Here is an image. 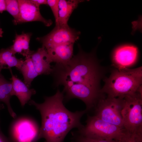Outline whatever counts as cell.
Returning <instances> with one entry per match:
<instances>
[{
    "label": "cell",
    "instance_id": "44dd1931",
    "mask_svg": "<svg viewBox=\"0 0 142 142\" xmlns=\"http://www.w3.org/2000/svg\"><path fill=\"white\" fill-rule=\"evenodd\" d=\"M118 142H142V134L131 133L126 131Z\"/></svg>",
    "mask_w": 142,
    "mask_h": 142
},
{
    "label": "cell",
    "instance_id": "ffe728a7",
    "mask_svg": "<svg viewBox=\"0 0 142 142\" xmlns=\"http://www.w3.org/2000/svg\"><path fill=\"white\" fill-rule=\"evenodd\" d=\"M73 138L75 142H118L113 140L104 139L84 136L77 133H73Z\"/></svg>",
    "mask_w": 142,
    "mask_h": 142
},
{
    "label": "cell",
    "instance_id": "277c9868",
    "mask_svg": "<svg viewBox=\"0 0 142 142\" xmlns=\"http://www.w3.org/2000/svg\"><path fill=\"white\" fill-rule=\"evenodd\" d=\"M121 111L124 129L131 133L142 134V91L124 98Z\"/></svg>",
    "mask_w": 142,
    "mask_h": 142
},
{
    "label": "cell",
    "instance_id": "7a4b0ae2",
    "mask_svg": "<svg viewBox=\"0 0 142 142\" xmlns=\"http://www.w3.org/2000/svg\"><path fill=\"white\" fill-rule=\"evenodd\" d=\"M64 98L63 93L58 89L53 95L45 97L42 103L32 100L28 102L29 105L34 106L40 112L41 124L39 138H44L45 142H63L71 130L76 128L79 130L84 126L80 119L86 110L69 111L64 105Z\"/></svg>",
    "mask_w": 142,
    "mask_h": 142
},
{
    "label": "cell",
    "instance_id": "3957f363",
    "mask_svg": "<svg viewBox=\"0 0 142 142\" xmlns=\"http://www.w3.org/2000/svg\"><path fill=\"white\" fill-rule=\"evenodd\" d=\"M100 92L110 98H124L142 91V68H126L113 70L104 80Z\"/></svg>",
    "mask_w": 142,
    "mask_h": 142
},
{
    "label": "cell",
    "instance_id": "cb8c5ba5",
    "mask_svg": "<svg viewBox=\"0 0 142 142\" xmlns=\"http://www.w3.org/2000/svg\"><path fill=\"white\" fill-rule=\"evenodd\" d=\"M0 142H13L9 138L6 137L2 131L0 126Z\"/></svg>",
    "mask_w": 142,
    "mask_h": 142
},
{
    "label": "cell",
    "instance_id": "52a82bcc",
    "mask_svg": "<svg viewBox=\"0 0 142 142\" xmlns=\"http://www.w3.org/2000/svg\"><path fill=\"white\" fill-rule=\"evenodd\" d=\"M15 119L9 129V138L13 142H37L39 139L40 128L35 120L27 116Z\"/></svg>",
    "mask_w": 142,
    "mask_h": 142
},
{
    "label": "cell",
    "instance_id": "2e32d148",
    "mask_svg": "<svg viewBox=\"0 0 142 142\" xmlns=\"http://www.w3.org/2000/svg\"><path fill=\"white\" fill-rule=\"evenodd\" d=\"M24 61L17 58L10 47L0 50V72L3 69H9L14 67L19 70Z\"/></svg>",
    "mask_w": 142,
    "mask_h": 142
},
{
    "label": "cell",
    "instance_id": "4fadbf2b",
    "mask_svg": "<svg viewBox=\"0 0 142 142\" xmlns=\"http://www.w3.org/2000/svg\"><path fill=\"white\" fill-rule=\"evenodd\" d=\"M9 70L11 75L10 79L12 84L13 95L18 98L23 107L31 100V96L36 93V91L28 87L24 82L13 75L11 69Z\"/></svg>",
    "mask_w": 142,
    "mask_h": 142
},
{
    "label": "cell",
    "instance_id": "e0dca14e",
    "mask_svg": "<svg viewBox=\"0 0 142 142\" xmlns=\"http://www.w3.org/2000/svg\"><path fill=\"white\" fill-rule=\"evenodd\" d=\"M13 96L11 82L7 80L0 72V102H2L6 105L8 112L14 119L17 117L16 113L12 109L10 99Z\"/></svg>",
    "mask_w": 142,
    "mask_h": 142
},
{
    "label": "cell",
    "instance_id": "d4e9b609",
    "mask_svg": "<svg viewBox=\"0 0 142 142\" xmlns=\"http://www.w3.org/2000/svg\"><path fill=\"white\" fill-rule=\"evenodd\" d=\"M6 10V5L5 0H0V13H2Z\"/></svg>",
    "mask_w": 142,
    "mask_h": 142
},
{
    "label": "cell",
    "instance_id": "5b68a950",
    "mask_svg": "<svg viewBox=\"0 0 142 142\" xmlns=\"http://www.w3.org/2000/svg\"><path fill=\"white\" fill-rule=\"evenodd\" d=\"M125 131L94 115L88 116L85 125L76 132L84 136L119 141Z\"/></svg>",
    "mask_w": 142,
    "mask_h": 142
},
{
    "label": "cell",
    "instance_id": "9c48e42d",
    "mask_svg": "<svg viewBox=\"0 0 142 142\" xmlns=\"http://www.w3.org/2000/svg\"><path fill=\"white\" fill-rule=\"evenodd\" d=\"M19 14L17 24L32 21H39L46 26L52 23L50 19H47L41 15L40 9L32 3L29 0H18Z\"/></svg>",
    "mask_w": 142,
    "mask_h": 142
},
{
    "label": "cell",
    "instance_id": "7c38bea8",
    "mask_svg": "<svg viewBox=\"0 0 142 142\" xmlns=\"http://www.w3.org/2000/svg\"><path fill=\"white\" fill-rule=\"evenodd\" d=\"M35 69L38 75L52 73L53 67L48 52L43 46L33 52L30 56Z\"/></svg>",
    "mask_w": 142,
    "mask_h": 142
},
{
    "label": "cell",
    "instance_id": "603a6c76",
    "mask_svg": "<svg viewBox=\"0 0 142 142\" xmlns=\"http://www.w3.org/2000/svg\"><path fill=\"white\" fill-rule=\"evenodd\" d=\"M31 2L37 7L39 8L40 5L47 4V0H29Z\"/></svg>",
    "mask_w": 142,
    "mask_h": 142
},
{
    "label": "cell",
    "instance_id": "30bf717a",
    "mask_svg": "<svg viewBox=\"0 0 142 142\" xmlns=\"http://www.w3.org/2000/svg\"><path fill=\"white\" fill-rule=\"evenodd\" d=\"M137 55V49L135 46L128 45L121 46L114 53L113 56L114 65L117 69L126 68L135 63Z\"/></svg>",
    "mask_w": 142,
    "mask_h": 142
},
{
    "label": "cell",
    "instance_id": "d6986e66",
    "mask_svg": "<svg viewBox=\"0 0 142 142\" xmlns=\"http://www.w3.org/2000/svg\"><path fill=\"white\" fill-rule=\"evenodd\" d=\"M6 11L10 14L14 19L13 22L16 25L19 14V8L18 0H5Z\"/></svg>",
    "mask_w": 142,
    "mask_h": 142
},
{
    "label": "cell",
    "instance_id": "484cf974",
    "mask_svg": "<svg viewBox=\"0 0 142 142\" xmlns=\"http://www.w3.org/2000/svg\"><path fill=\"white\" fill-rule=\"evenodd\" d=\"M3 33L2 29L0 28V37H2V34Z\"/></svg>",
    "mask_w": 142,
    "mask_h": 142
},
{
    "label": "cell",
    "instance_id": "7402d4cb",
    "mask_svg": "<svg viewBox=\"0 0 142 142\" xmlns=\"http://www.w3.org/2000/svg\"><path fill=\"white\" fill-rule=\"evenodd\" d=\"M59 0H47V4L51 8L55 20V22H57L58 17Z\"/></svg>",
    "mask_w": 142,
    "mask_h": 142
},
{
    "label": "cell",
    "instance_id": "ac0fdd59",
    "mask_svg": "<svg viewBox=\"0 0 142 142\" xmlns=\"http://www.w3.org/2000/svg\"><path fill=\"white\" fill-rule=\"evenodd\" d=\"M19 69L23 75L24 82L30 88L33 79L38 75L30 56L25 58Z\"/></svg>",
    "mask_w": 142,
    "mask_h": 142
},
{
    "label": "cell",
    "instance_id": "5bb4252c",
    "mask_svg": "<svg viewBox=\"0 0 142 142\" xmlns=\"http://www.w3.org/2000/svg\"><path fill=\"white\" fill-rule=\"evenodd\" d=\"M83 1L80 0H59L58 17L55 25H68V21L72 12Z\"/></svg>",
    "mask_w": 142,
    "mask_h": 142
},
{
    "label": "cell",
    "instance_id": "4316f807",
    "mask_svg": "<svg viewBox=\"0 0 142 142\" xmlns=\"http://www.w3.org/2000/svg\"><path fill=\"white\" fill-rule=\"evenodd\" d=\"M0 104V109H1V108L3 107V106H2Z\"/></svg>",
    "mask_w": 142,
    "mask_h": 142
},
{
    "label": "cell",
    "instance_id": "ba28073f",
    "mask_svg": "<svg viewBox=\"0 0 142 142\" xmlns=\"http://www.w3.org/2000/svg\"><path fill=\"white\" fill-rule=\"evenodd\" d=\"M80 33L68 25H55L50 33L43 37H37L36 39L46 49L58 45L74 43L79 39Z\"/></svg>",
    "mask_w": 142,
    "mask_h": 142
},
{
    "label": "cell",
    "instance_id": "6da1fadb",
    "mask_svg": "<svg viewBox=\"0 0 142 142\" xmlns=\"http://www.w3.org/2000/svg\"><path fill=\"white\" fill-rule=\"evenodd\" d=\"M78 46V53L66 64H56L52 74L54 86H63L64 102L80 99L85 104L87 112L104 96L99 87L102 73L95 51L87 53Z\"/></svg>",
    "mask_w": 142,
    "mask_h": 142
},
{
    "label": "cell",
    "instance_id": "9a60e30c",
    "mask_svg": "<svg viewBox=\"0 0 142 142\" xmlns=\"http://www.w3.org/2000/svg\"><path fill=\"white\" fill-rule=\"evenodd\" d=\"M32 34L23 33L20 34H16L13 44L10 48L14 54L18 53L25 58L30 56L34 51L30 50L29 44Z\"/></svg>",
    "mask_w": 142,
    "mask_h": 142
},
{
    "label": "cell",
    "instance_id": "8992f818",
    "mask_svg": "<svg viewBox=\"0 0 142 142\" xmlns=\"http://www.w3.org/2000/svg\"><path fill=\"white\" fill-rule=\"evenodd\" d=\"M124 105V98L105 97L97 103L94 108V115L105 121L124 129L121 114Z\"/></svg>",
    "mask_w": 142,
    "mask_h": 142
},
{
    "label": "cell",
    "instance_id": "8fae6325",
    "mask_svg": "<svg viewBox=\"0 0 142 142\" xmlns=\"http://www.w3.org/2000/svg\"><path fill=\"white\" fill-rule=\"evenodd\" d=\"M73 43L58 45L46 49L51 63L64 64L73 56Z\"/></svg>",
    "mask_w": 142,
    "mask_h": 142
}]
</instances>
